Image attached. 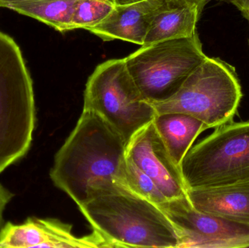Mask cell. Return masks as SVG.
Listing matches in <instances>:
<instances>
[{
    "label": "cell",
    "instance_id": "obj_12",
    "mask_svg": "<svg viewBox=\"0 0 249 248\" xmlns=\"http://www.w3.org/2000/svg\"><path fill=\"white\" fill-rule=\"evenodd\" d=\"M187 195L197 211L249 227V181L187 189Z\"/></svg>",
    "mask_w": 249,
    "mask_h": 248
},
{
    "label": "cell",
    "instance_id": "obj_1",
    "mask_svg": "<svg viewBox=\"0 0 249 248\" xmlns=\"http://www.w3.org/2000/svg\"><path fill=\"white\" fill-rule=\"evenodd\" d=\"M125 155L123 137L100 115L83 109L55 154L50 177L79 207L101 195L127 190Z\"/></svg>",
    "mask_w": 249,
    "mask_h": 248
},
{
    "label": "cell",
    "instance_id": "obj_9",
    "mask_svg": "<svg viewBox=\"0 0 249 248\" xmlns=\"http://www.w3.org/2000/svg\"><path fill=\"white\" fill-rule=\"evenodd\" d=\"M126 155L153 180L167 199L187 196L180 167L174 163L152 121L132 136L126 145Z\"/></svg>",
    "mask_w": 249,
    "mask_h": 248
},
{
    "label": "cell",
    "instance_id": "obj_19",
    "mask_svg": "<svg viewBox=\"0 0 249 248\" xmlns=\"http://www.w3.org/2000/svg\"><path fill=\"white\" fill-rule=\"evenodd\" d=\"M187 1V3L193 4V5L196 6L198 9L200 13H201L203 11V8H204L206 4L209 2L210 0H184Z\"/></svg>",
    "mask_w": 249,
    "mask_h": 248
},
{
    "label": "cell",
    "instance_id": "obj_10",
    "mask_svg": "<svg viewBox=\"0 0 249 248\" xmlns=\"http://www.w3.org/2000/svg\"><path fill=\"white\" fill-rule=\"evenodd\" d=\"M71 230L70 224L54 218L29 217L21 224L8 221L0 227V248H107L96 231L78 237Z\"/></svg>",
    "mask_w": 249,
    "mask_h": 248
},
{
    "label": "cell",
    "instance_id": "obj_14",
    "mask_svg": "<svg viewBox=\"0 0 249 248\" xmlns=\"http://www.w3.org/2000/svg\"><path fill=\"white\" fill-rule=\"evenodd\" d=\"M174 163L180 167L183 159L206 125L194 116L177 112L156 114L152 120Z\"/></svg>",
    "mask_w": 249,
    "mask_h": 248
},
{
    "label": "cell",
    "instance_id": "obj_13",
    "mask_svg": "<svg viewBox=\"0 0 249 248\" xmlns=\"http://www.w3.org/2000/svg\"><path fill=\"white\" fill-rule=\"evenodd\" d=\"M200 14L196 6L184 0H169L154 17L142 46L194 36Z\"/></svg>",
    "mask_w": 249,
    "mask_h": 248
},
{
    "label": "cell",
    "instance_id": "obj_2",
    "mask_svg": "<svg viewBox=\"0 0 249 248\" xmlns=\"http://www.w3.org/2000/svg\"><path fill=\"white\" fill-rule=\"evenodd\" d=\"M78 208L107 248H178V236L163 211L130 191L101 195Z\"/></svg>",
    "mask_w": 249,
    "mask_h": 248
},
{
    "label": "cell",
    "instance_id": "obj_3",
    "mask_svg": "<svg viewBox=\"0 0 249 248\" xmlns=\"http://www.w3.org/2000/svg\"><path fill=\"white\" fill-rule=\"evenodd\" d=\"M36 122L33 82L21 50L0 32V173L29 152Z\"/></svg>",
    "mask_w": 249,
    "mask_h": 248
},
{
    "label": "cell",
    "instance_id": "obj_16",
    "mask_svg": "<svg viewBox=\"0 0 249 248\" xmlns=\"http://www.w3.org/2000/svg\"><path fill=\"white\" fill-rule=\"evenodd\" d=\"M124 181L127 190L155 205L168 200L152 179L125 155Z\"/></svg>",
    "mask_w": 249,
    "mask_h": 248
},
{
    "label": "cell",
    "instance_id": "obj_17",
    "mask_svg": "<svg viewBox=\"0 0 249 248\" xmlns=\"http://www.w3.org/2000/svg\"><path fill=\"white\" fill-rule=\"evenodd\" d=\"M115 7L112 0H80L71 22V29L87 30L105 20Z\"/></svg>",
    "mask_w": 249,
    "mask_h": 248
},
{
    "label": "cell",
    "instance_id": "obj_4",
    "mask_svg": "<svg viewBox=\"0 0 249 248\" xmlns=\"http://www.w3.org/2000/svg\"><path fill=\"white\" fill-rule=\"evenodd\" d=\"M242 97L235 68L222 59L207 57L174 96L150 103L156 114H186L209 130L233 120Z\"/></svg>",
    "mask_w": 249,
    "mask_h": 248
},
{
    "label": "cell",
    "instance_id": "obj_5",
    "mask_svg": "<svg viewBox=\"0 0 249 248\" xmlns=\"http://www.w3.org/2000/svg\"><path fill=\"white\" fill-rule=\"evenodd\" d=\"M180 170L187 189L249 181V120L227 122L192 147Z\"/></svg>",
    "mask_w": 249,
    "mask_h": 248
},
{
    "label": "cell",
    "instance_id": "obj_11",
    "mask_svg": "<svg viewBox=\"0 0 249 248\" xmlns=\"http://www.w3.org/2000/svg\"><path fill=\"white\" fill-rule=\"evenodd\" d=\"M168 1L145 0L128 5H115L105 20L87 31L104 41L121 39L142 46L154 17Z\"/></svg>",
    "mask_w": 249,
    "mask_h": 248
},
{
    "label": "cell",
    "instance_id": "obj_7",
    "mask_svg": "<svg viewBox=\"0 0 249 248\" xmlns=\"http://www.w3.org/2000/svg\"><path fill=\"white\" fill-rule=\"evenodd\" d=\"M208 56L198 33L142 46L124 58L127 70L149 103L174 96Z\"/></svg>",
    "mask_w": 249,
    "mask_h": 248
},
{
    "label": "cell",
    "instance_id": "obj_18",
    "mask_svg": "<svg viewBox=\"0 0 249 248\" xmlns=\"http://www.w3.org/2000/svg\"><path fill=\"white\" fill-rule=\"evenodd\" d=\"M233 4L240 10L249 23V0H219Z\"/></svg>",
    "mask_w": 249,
    "mask_h": 248
},
{
    "label": "cell",
    "instance_id": "obj_6",
    "mask_svg": "<svg viewBox=\"0 0 249 248\" xmlns=\"http://www.w3.org/2000/svg\"><path fill=\"white\" fill-rule=\"evenodd\" d=\"M83 109L100 115L126 145L156 115L132 78L124 58L109 60L96 66L86 83Z\"/></svg>",
    "mask_w": 249,
    "mask_h": 248
},
{
    "label": "cell",
    "instance_id": "obj_8",
    "mask_svg": "<svg viewBox=\"0 0 249 248\" xmlns=\"http://www.w3.org/2000/svg\"><path fill=\"white\" fill-rule=\"evenodd\" d=\"M172 223L177 248H249V227L197 211L187 197L158 205Z\"/></svg>",
    "mask_w": 249,
    "mask_h": 248
},
{
    "label": "cell",
    "instance_id": "obj_20",
    "mask_svg": "<svg viewBox=\"0 0 249 248\" xmlns=\"http://www.w3.org/2000/svg\"><path fill=\"white\" fill-rule=\"evenodd\" d=\"M115 5H128V4H135V3L141 2L145 0H112Z\"/></svg>",
    "mask_w": 249,
    "mask_h": 248
},
{
    "label": "cell",
    "instance_id": "obj_15",
    "mask_svg": "<svg viewBox=\"0 0 249 248\" xmlns=\"http://www.w3.org/2000/svg\"><path fill=\"white\" fill-rule=\"evenodd\" d=\"M80 0H0V7L29 16L58 32L72 31L71 22Z\"/></svg>",
    "mask_w": 249,
    "mask_h": 248
}]
</instances>
